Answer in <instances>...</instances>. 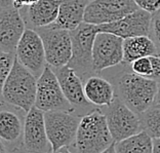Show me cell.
I'll list each match as a JSON object with an SVG mask.
<instances>
[{
    "mask_svg": "<svg viewBox=\"0 0 160 153\" xmlns=\"http://www.w3.org/2000/svg\"><path fill=\"white\" fill-rule=\"evenodd\" d=\"M113 142L106 115L96 109L80 119L73 145L75 153H101Z\"/></svg>",
    "mask_w": 160,
    "mask_h": 153,
    "instance_id": "obj_1",
    "label": "cell"
},
{
    "mask_svg": "<svg viewBox=\"0 0 160 153\" xmlns=\"http://www.w3.org/2000/svg\"><path fill=\"white\" fill-rule=\"evenodd\" d=\"M37 79L16 57L3 85L2 98L8 104L28 112L35 105Z\"/></svg>",
    "mask_w": 160,
    "mask_h": 153,
    "instance_id": "obj_2",
    "label": "cell"
},
{
    "mask_svg": "<svg viewBox=\"0 0 160 153\" xmlns=\"http://www.w3.org/2000/svg\"><path fill=\"white\" fill-rule=\"evenodd\" d=\"M158 81L126 73L118 81V97L138 115L143 114L154 105Z\"/></svg>",
    "mask_w": 160,
    "mask_h": 153,
    "instance_id": "obj_3",
    "label": "cell"
},
{
    "mask_svg": "<svg viewBox=\"0 0 160 153\" xmlns=\"http://www.w3.org/2000/svg\"><path fill=\"white\" fill-rule=\"evenodd\" d=\"M99 33L98 26L83 22L70 31L72 41V58L68 66L73 68L76 73L84 75L93 71L92 69V47L94 38Z\"/></svg>",
    "mask_w": 160,
    "mask_h": 153,
    "instance_id": "obj_4",
    "label": "cell"
},
{
    "mask_svg": "<svg viewBox=\"0 0 160 153\" xmlns=\"http://www.w3.org/2000/svg\"><path fill=\"white\" fill-rule=\"evenodd\" d=\"M35 107L46 111H73V105L67 100L60 82L50 66H46L37 79Z\"/></svg>",
    "mask_w": 160,
    "mask_h": 153,
    "instance_id": "obj_5",
    "label": "cell"
},
{
    "mask_svg": "<svg viewBox=\"0 0 160 153\" xmlns=\"http://www.w3.org/2000/svg\"><path fill=\"white\" fill-rule=\"evenodd\" d=\"M35 30L42 39L46 63L54 69L68 65L72 58L70 31L56 28L52 25Z\"/></svg>",
    "mask_w": 160,
    "mask_h": 153,
    "instance_id": "obj_6",
    "label": "cell"
},
{
    "mask_svg": "<svg viewBox=\"0 0 160 153\" xmlns=\"http://www.w3.org/2000/svg\"><path fill=\"white\" fill-rule=\"evenodd\" d=\"M45 127L53 151L74 143L80 119L68 111L44 112Z\"/></svg>",
    "mask_w": 160,
    "mask_h": 153,
    "instance_id": "obj_7",
    "label": "cell"
},
{
    "mask_svg": "<svg viewBox=\"0 0 160 153\" xmlns=\"http://www.w3.org/2000/svg\"><path fill=\"white\" fill-rule=\"evenodd\" d=\"M105 115L115 142L122 141L143 130L140 115L134 113L119 98H115L113 103L108 106Z\"/></svg>",
    "mask_w": 160,
    "mask_h": 153,
    "instance_id": "obj_8",
    "label": "cell"
},
{
    "mask_svg": "<svg viewBox=\"0 0 160 153\" xmlns=\"http://www.w3.org/2000/svg\"><path fill=\"white\" fill-rule=\"evenodd\" d=\"M16 57L36 77L42 74L45 66V52L42 39L35 29L26 28L16 48Z\"/></svg>",
    "mask_w": 160,
    "mask_h": 153,
    "instance_id": "obj_9",
    "label": "cell"
},
{
    "mask_svg": "<svg viewBox=\"0 0 160 153\" xmlns=\"http://www.w3.org/2000/svg\"><path fill=\"white\" fill-rule=\"evenodd\" d=\"M139 9L134 0H92L84 13L85 23L102 25L113 23Z\"/></svg>",
    "mask_w": 160,
    "mask_h": 153,
    "instance_id": "obj_10",
    "label": "cell"
},
{
    "mask_svg": "<svg viewBox=\"0 0 160 153\" xmlns=\"http://www.w3.org/2000/svg\"><path fill=\"white\" fill-rule=\"evenodd\" d=\"M123 40L106 32H99L92 47V69L100 73L107 68L114 67L123 61Z\"/></svg>",
    "mask_w": 160,
    "mask_h": 153,
    "instance_id": "obj_11",
    "label": "cell"
},
{
    "mask_svg": "<svg viewBox=\"0 0 160 153\" xmlns=\"http://www.w3.org/2000/svg\"><path fill=\"white\" fill-rule=\"evenodd\" d=\"M152 13L144 9H137L113 23L97 25L99 32H106L122 39L137 37V36H149L151 31Z\"/></svg>",
    "mask_w": 160,
    "mask_h": 153,
    "instance_id": "obj_12",
    "label": "cell"
},
{
    "mask_svg": "<svg viewBox=\"0 0 160 153\" xmlns=\"http://www.w3.org/2000/svg\"><path fill=\"white\" fill-rule=\"evenodd\" d=\"M24 146L28 152L52 153L45 127L44 112L33 106L27 112L24 123Z\"/></svg>",
    "mask_w": 160,
    "mask_h": 153,
    "instance_id": "obj_13",
    "label": "cell"
},
{
    "mask_svg": "<svg viewBox=\"0 0 160 153\" xmlns=\"http://www.w3.org/2000/svg\"><path fill=\"white\" fill-rule=\"evenodd\" d=\"M26 24L20 10L13 7L0 10V50L14 53Z\"/></svg>",
    "mask_w": 160,
    "mask_h": 153,
    "instance_id": "obj_14",
    "label": "cell"
},
{
    "mask_svg": "<svg viewBox=\"0 0 160 153\" xmlns=\"http://www.w3.org/2000/svg\"><path fill=\"white\" fill-rule=\"evenodd\" d=\"M62 0H38L33 4L19 9L26 28L37 29L46 27L56 22Z\"/></svg>",
    "mask_w": 160,
    "mask_h": 153,
    "instance_id": "obj_15",
    "label": "cell"
},
{
    "mask_svg": "<svg viewBox=\"0 0 160 153\" xmlns=\"http://www.w3.org/2000/svg\"><path fill=\"white\" fill-rule=\"evenodd\" d=\"M58 80L60 82L62 90L72 105L76 106H87L89 102L87 101L84 94V86L76 71L70 66H63L54 69Z\"/></svg>",
    "mask_w": 160,
    "mask_h": 153,
    "instance_id": "obj_16",
    "label": "cell"
},
{
    "mask_svg": "<svg viewBox=\"0 0 160 153\" xmlns=\"http://www.w3.org/2000/svg\"><path fill=\"white\" fill-rule=\"evenodd\" d=\"M92 0H62L53 27L72 31L84 22V13Z\"/></svg>",
    "mask_w": 160,
    "mask_h": 153,
    "instance_id": "obj_17",
    "label": "cell"
},
{
    "mask_svg": "<svg viewBox=\"0 0 160 153\" xmlns=\"http://www.w3.org/2000/svg\"><path fill=\"white\" fill-rule=\"evenodd\" d=\"M84 94L87 101L96 106H110L115 99L114 87L108 80L92 76L84 83Z\"/></svg>",
    "mask_w": 160,
    "mask_h": 153,
    "instance_id": "obj_18",
    "label": "cell"
},
{
    "mask_svg": "<svg viewBox=\"0 0 160 153\" xmlns=\"http://www.w3.org/2000/svg\"><path fill=\"white\" fill-rule=\"evenodd\" d=\"M157 54V47L149 36H137L123 40L122 63L124 64H132L140 58L153 56Z\"/></svg>",
    "mask_w": 160,
    "mask_h": 153,
    "instance_id": "obj_19",
    "label": "cell"
},
{
    "mask_svg": "<svg viewBox=\"0 0 160 153\" xmlns=\"http://www.w3.org/2000/svg\"><path fill=\"white\" fill-rule=\"evenodd\" d=\"M117 153H153V139L142 130L126 139L115 142Z\"/></svg>",
    "mask_w": 160,
    "mask_h": 153,
    "instance_id": "obj_20",
    "label": "cell"
},
{
    "mask_svg": "<svg viewBox=\"0 0 160 153\" xmlns=\"http://www.w3.org/2000/svg\"><path fill=\"white\" fill-rule=\"evenodd\" d=\"M22 121L16 113L12 111H0V139L7 143H12L21 136Z\"/></svg>",
    "mask_w": 160,
    "mask_h": 153,
    "instance_id": "obj_21",
    "label": "cell"
},
{
    "mask_svg": "<svg viewBox=\"0 0 160 153\" xmlns=\"http://www.w3.org/2000/svg\"><path fill=\"white\" fill-rule=\"evenodd\" d=\"M143 130H145L152 139L160 138V107L152 106L146 112L140 115Z\"/></svg>",
    "mask_w": 160,
    "mask_h": 153,
    "instance_id": "obj_22",
    "label": "cell"
},
{
    "mask_svg": "<svg viewBox=\"0 0 160 153\" xmlns=\"http://www.w3.org/2000/svg\"><path fill=\"white\" fill-rule=\"evenodd\" d=\"M14 58H16L14 53H6L0 50V98L2 97L3 85L12 70Z\"/></svg>",
    "mask_w": 160,
    "mask_h": 153,
    "instance_id": "obj_23",
    "label": "cell"
},
{
    "mask_svg": "<svg viewBox=\"0 0 160 153\" xmlns=\"http://www.w3.org/2000/svg\"><path fill=\"white\" fill-rule=\"evenodd\" d=\"M132 69L133 73H136L137 75L151 79L152 73H153V68H152V61L150 56L140 58V59L132 62Z\"/></svg>",
    "mask_w": 160,
    "mask_h": 153,
    "instance_id": "obj_24",
    "label": "cell"
},
{
    "mask_svg": "<svg viewBox=\"0 0 160 153\" xmlns=\"http://www.w3.org/2000/svg\"><path fill=\"white\" fill-rule=\"evenodd\" d=\"M149 37L154 41L155 45L158 49V54H160V9H158L156 13H152L151 31Z\"/></svg>",
    "mask_w": 160,
    "mask_h": 153,
    "instance_id": "obj_25",
    "label": "cell"
},
{
    "mask_svg": "<svg viewBox=\"0 0 160 153\" xmlns=\"http://www.w3.org/2000/svg\"><path fill=\"white\" fill-rule=\"evenodd\" d=\"M139 8L150 13H154L160 9V0H134Z\"/></svg>",
    "mask_w": 160,
    "mask_h": 153,
    "instance_id": "obj_26",
    "label": "cell"
},
{
    "mask_svg": "<svg viewBox=\"0 0 160 153\" xmlns=\"http://www.w3.org/2000/svg\"><path fill=\"white\" fill-rule=\"evenodd\" d=\"M37 1L38 0H13V5L16 8L21 9L25 6H29Z\"/></svg>",
    "mask_w": 160,
    "mask_h": 153,
    "instance_id": "obj_27",
    "label": "cell"
},
{
    "mask_svg": "<svg viewBox=\"0 0 160 153\" xmlns=\"http://www.w3.org/2000/svg\"><path fill=\"white\" fill-rule=\"evenodd\" d=\"M13 0H0V10L13 8Z\"/></svg>",
    "mask_w": 160,
    "mask_h": 153,
    "instance_id": "obj_28",
    "label": "cell"
},
{
    "mask_svg": "<svg viewBox=\"0 0 160 153\" xmlns=\"http://www.w3.org/2000/svg\"><path fill=\"white\" fill-rule=\"evenodd\" d=\"M153 153H160V138L153 139Z\"/></svg>",
    "mask_w": 160,
    "mask_h": 153,
    "instance_id": "obj_29",
    "label": "cell"
},
{
    "mask_svg": "<svg viewBox=\"0 0 160 153\" xmlns=\"http://www.w3.org/2000/svg\"><path fill=\"white\" fill-rule=\"evenodd\" d=\"M154 106H158V107H160V80L158 81V89H157V94H156V98H155V102H154Z\"/></svg>",
    "mask_w": 160,
    "mask_h": 153,
    "instance_id": "obj_30",
    "label": "cell"
},
{
    "mask_svg": "<svg viewBox=\"0 0 160 153\" xmlns=\"http://www.w3.org/2000/svg\"><path fill=\"white\" fill-rule=\"evenodd\" d=\"M101 153H117V151H116V147H115V142H113L110 146H109L107 149H105V150Z\"/></svg>",
    "mask_w": 160,
    "mask_h": 153,
    "instance_id": "obj_31",
    "label": "cell"
},
{
    "mask_svg": "<svg viewBox=\"0 0 160 153\" xmlns=\"http://www.w3.org/2000/svg\"><path fill=\"white\" fill-rule=\"evenodd\" d=\"M52 153H72V152L69 150L68 147H63L61 149H58V150H56V151H53Z\"/></svg>",
    "mask_w": 160,
    "mask_h": 153,
    "instance_id": "obj_32",
    "label": "cell"
},
{
    "mask_svg": "<svg viewBox=\"0 0 160 153\" xmlns=\"http://www.w3.org/2000/svg\"><path fill=\"white\" fill-rule=\"evenodd\" d=\"M0 153H8L6 150V148L4 147V145L1 142V139H0Z\"/></svg>",
    "mask_w": 160,
    "mask_h": 153,
    "instance_id": "obj_33",
    "label": "cell"
},
{
    "mask_svg": "<svg viewBox=\"0 0 160 153\" xmlns=\"http://www.w3.org/2000/svg\"><path fill=\"white\" fill-rule=\"evenodd\" d=\"M27 153H32V152H27Z\"/></svg>",
    "mask_w": 160,
    "mask_h": 153,
    "instance_id": "obj_34",
    "label": "cell"
}]
</instances>
